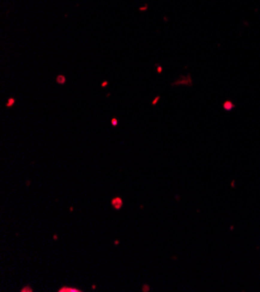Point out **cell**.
Returning <instances> with one entry per match:
<instances>
[{
	"mask_svg": "<svg viewBox=\"0 0 260 292\" xmlns=\"http://www.w3.org/2000/svg\"><path fill=\"white\" fill-rule=\"evenodd\" d=\"M21 292H33V290L31 286H25V288H22Z\"/></svg>",
	"mask_w": 260,
	"mask_h": 292,
	"instance_id": "cell-3",
	"label": "cell"
},
{
	"mask_svg": "<svg viewBox=\"0 0 260 292\" xmlns=\"http://www.w3.org/2000/svg\"><path fill=\"white\" fill-rule=\"evenodd\" d=\"M58 291L60 292H79V290L74 289V288H66V286H63V288H61Z\"/></svg>",
	"mask_w": 260,
	"mask_h": 292,
	"instance_id": "cell-2",
	"label": "cell"
},
{
	"mask_svg": "<svg viewBox=\"0 0 260 292\" xmlns=\"http://www.w3.org/2000/svg\"><path fill=\"white\" fill-rule=\"evenodd\" d=\"M142 291H143V292H148V291H149V286H148L147 284H145V285L142 286Z\"/></svg>",
	"mask_w": 260,
	"mask_h": 292,
	"instance_id": "cell-4",
	"label": "cell"
},
{
	"mask_svg": "<svg viewBox=\"0 0 260 292\" xmlns=\"http://www.w3.org/2000/svg\"><path fill=\"white\" fill-rule=\"evenodd\" d=\"M111 204H112V206H113L114 210L119 211L120 208H121V206H123V200H121V198L117 197V198H113V199H112Z\"/></svg>",
	"mask_w": 260,
	"mask_h": 292,
	"instance_id": "cell-1",
	"label": "cell"
}]
</instances>
